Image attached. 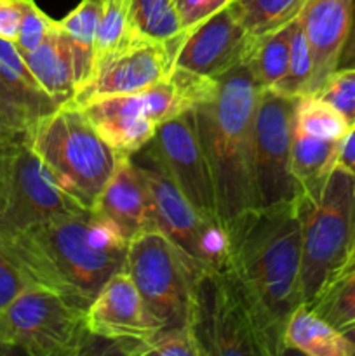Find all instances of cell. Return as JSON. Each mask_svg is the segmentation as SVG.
<instances>
[{
    "instance_id": "6da1fadb",
    "label": "cell",
    "mask_w": 355,
    "mask_h": 356,
    "mask_svg": "<svg viewBox=\"0 0 355 356\" xmlns=\"http://www.w3.org/2000/svg\"><path fill=\"white\" fill-rule=\"evenodd\" d=\"M33 285L87 309L97 292L125 270L129 240L93 209H80L0 238Z\"/></svg>"
},
{
    "instance_id": "7a4b0ae2",
    "label": "cell",
    "mask_w": 355,
    "mask_h": 356,
    "mask_svg": "<svg viewBox=\"0 0 355 356\" xmlns=\"http://www.w3.org/2000/svg\"><path fill=\"white\" fill-rule=\"evenodd\" d=\"M298 200L247 212L228 233V264L253 298L278 343L303 305L301 218Z\"/></svg>"
},
{
    "instance_id": "3957f363",
    "label": "cell",
    "mask_w": 355,
    "mask_h": 356,
    "mask_svg": "<svg viewBox=\"0 0 355 356\" xmlns=\"http://www.w3.org/2000/svg\"><path fill=\"white\" fill-rule=\"evenodd\" d=\"M260 87L244 63L218 79L216 94L191 110L226 235L260 209L253 163V124Z\"/></svg>"
},
{
    "instance_id": "277c9868",
    "label": "cell",
    "mask_w": 355,
    "mask_h": 356,
    "mask_svg": "<svg viewBox=\"0 0 355 356\" xmlns=\"http://www.w3.org/2000/svg\"><path fill=\"white\" fill-rule=\"evenodd\" d=\"M188 329L200 356L285 353L228 261L194 280Z\"/></svg>"
},
{
    "instance_id": "5b68a950",
    "label": "cell",
    "mask_w": 355,
    "mask_h": 356,
    "mask_svg": "<svg viewBox=\"0 0 355 356\" xmlns=\"http://www.w3.org/2000/svg\"><path fill=\"white\" fill-rule=\"evenodd\" d=\"M26 141L56 183L84 209L94 207L120 159L75 99L38 118Z\"/></svg>"
},
{
    "instance_id": "8992f818",
    "label": "cell",
    "mask_w": 355,
    "mask_h": 356,
    "mask_svg": "<svg viewBox=\"0 0 355 356\" xmlns=\"http://www.w3.org/2000/svg\"><path fill=\"white\" fill-rule=\"evenodd\" d=\"M355 257V176L336 165L322 195L303 207L301 294L310 305Z\"/></svg>"
},
{
    "instance_id": "52a82bcc",
    "label": "cell",
    "mask_w": 355,
    "mask_h": 356,
    "mask_svg": "<svg viewBox=\"0 0 355 356\" xmlns=\"http://www.w3.org/2000/svg\"><path fill=\"white\" fill-rule=\"evenodd\" d=\"M87 309L40 285H30L0 309V348L31 356L90 353L94 339Z\"/></svg>"
},
{
    "instance_id": "ba28073f",
    "label": "cell",
    "mask_w": 355,
    "mask_h": 356,
    "mask_svg": "<svg viewBox=\"0 0 355 356\" xmlns=\"http://www.w3.org/2000/svg\"><path fill=\"white\" fill-rule=\"evenodd\" d=\"M148 183L155 207L157 229L171 240L195 278L228 261V235L219 225L202 218L169 176L152 141L132 155Z\"/></svg>"
},
{
    "instance_id": "9c48e42d",
    "label": "cell",
    "mask_w": 355,
    "mask_h": 356,
    "mask_svg": "<svg viewBox=\"0 0 355 356\" xmlns=\"http://www.w3.org/2000/svg\"><path fill=\"white\" fill-rule=\"evenodd\" d=\"M125 271L162 329L188 327L195 277L160 229H145L129 240Z\"/></svg>"
},
{
    "instance_id": "30bf717a",
    "label": "cell",
    "mask_w": 355,
    "mask_h": 356,
    "mask_svg": "<svg viewBox=\"0 0 355 356\" xmlns=\"http://www.w3.org/2000/svg\"><path fill=\"white\" fill-rule=\"evenodd\" d=\"M298 96L260 89L253 124V163L260 209L298 200L291 169L292 115Z\"/></svg>"
},
{
    "instance_id": "8fae6325",
    "label": "cell",
    "mask_w": 355,
    "mask_h": 356,
    "mask_svg": "<svg viewBox=\"0 0 355 356\" xmlns=\"http://www.w3.org/2000/svg\"><path fill=\"white\" fill-rule=\"evenodd\" d=\"M84 209L51 176L26 138L14 149L6 202L0 209V238H10L56 216Z\"/></svg>"
},
{
    "instance_id": "7c38bea8",
    "label": "cell",
    "mask_w": 355,
    "mask_h": 356,
    "mask_svg": "<svg viewBox=\"0 0 355 356\" xmlns=\"http://www.w3.org/2000/svg\"><path fill=\"white\" fill-rule=\"evenodd\" d=\"M152 145L164 169L195 211L207 221L221 226L211 170L198 141L191 111L160 124Z\"/></svg>"
},
{
    "instance_id": "4fadbf2b",
    "label": "cell",
    "mask_w": 355,
    "mask_h": 356,
    "mask_svg": "<svg viewBox=\"0 0 355 356\" xmlns=\"http://www.w3.org/2000/svg\"><path fill=\"white\" fill-rule=\"evenodd\" d=\"M173 66L174 52L166 44L146 40L132 31L131 40L94 72L75 101L141 92L164 79Z\"/></svg>"
},
{
    "instance_id": "5bb4252c",
    "label": "cell",
    "mask_w": 355,
    "mask_h": 356,
    "mask_svg": "<svg viewBox=\"0 0 355 356\" xmlns=\"http://www.w3.org/2000/svg\"><path fill=\"white\" fill-rule=\"evenodd\" d=\"M249 42L251 35L228 3L187 31L174 56V66L219 79L244 63Z\"/></svg>"
},
{
    "instance_id": "9a60e30c",
    "label": "cell",
    "mask_w": 355,
    "mask_h": 356,
    "mask_svg": "<svg viewBox=\"0 0 355 356\" xmlns=\"http://www.w3.org/2000/svg\"><path fill=\"white\" fill-rule=\"evenodd\" d=\"M86 320L93 336L110 343L146 341L162 330L125 270L115 273L101 287L87 308Z\"/></svg>"
},
{
    "instance_id": "2e32d148",
    "label": "cell",
    "mask_w": 355,
    "mask_h": 356,
    "mask_svg": "<svg viewBox=\"0 0 355 356\" xmlns=\"http://www.w3.org/2000/svg\"><path fill=\"white\" fill-rule=\"evenodd\" d=\"M93 211L108 219L127 240L145 229H157L152 193L132 156L118 159Z\"/></svg>"
},
{
    "instance_id": "e0dca14e",
    "label": "cell",
    "mask_w": 355,
    "mask_h": 356,
    "mask_svg": "<svg viewBox=\"0 0 355 356\" xmlns=\"http://www.w3.org/2000/svg\"><path fill=\"white\" fill-rule=\"evenodd\" d=\"M355 0H306L299 13L310 51L312 80L308 94H317L326 80L338 70L341 51L352 24Z\"/></svg>"
},
{
    "instance_id": "ac0fdd59",
    "label": "cell",
    "mask_w": 355,
    "mask_h": 356,
    "mask_svg": "<svg viewBox=\"0 0 355 356\" xmlns=\"http://www.w3.org/2000/svg\"><path fill=\"white\" fill-rule=\"evenodd\" d=\"M80 106L118 156L136 155L157 132V125L146 113L141 92L96 97L84 101Z\"/></svg>"
},
{
    "instance_id": "d6986e66",
    "label": "cell",
    "mask_w": 355,
    "mask_h": 356,
    "mask_svg": "<svg viewBox=\"0 0 355 356\" xmlns=\"http://www.w3.org/2000/svg\"><path fill=\"white\" fill-rule=\"evenodd\" d=\"M28 68L37 79L38 86L56 101L63 104L77 96L73 58L66 35L59 21H54L51 31L37 49L23 54Z\"/></svg>"
},
{
    "instance_id": "ffe728a7",
    "label": "cell",
    "mask_w": 355,
    "mask_h": 356,
    "mask_svg": "<svg viewBox=\"0 0 355 356\" xmlns=\"http://www.w3.org/2000/svg\"><path fill=\"white\" fill-rule=\"evenodd\" d=\"M341 141H327L292 127L291 169L299 200L312 205L322 195L327 177L338 163Z\"/></svg>"
},
{
    "instance_id": "44dd1931",
    "label": "cell",
    "mask_w": 355,
    "mask_h": 356,
    "mask_svg": "<svg viewBox=\"0 0 355 356\" xmlns=\"http://www.w3.org/2000/svg\"><path fill=\"white\" fill-rule=\"evenodd\" d=\"M284 344L285 351L294 350L310 356H355L347 336L305 305L292 312L285 325Z\"/></svg>"
},
{
    "instance_id": "7402d4cb",
    "label": "cell",
    "mask_w": 355,
    "mask_h": 356,
    "mask_svg": "<svg viewBox=\"0 0 355 356\" xmlns=\"http://www.w3.org/2000/svg\"><path fill=\"white\" fill-rule=\"evenodd\" d=\"M101 10L103 0H82L68 16L59 21L72 49L77 92L89 82L94 73V52Z\"/></svg>"
},
{
    "instance_id": "603a6c76",
    "label": "cell",
    "mask_w": 355,
    "mask_h": 356,
    "mask_svg": "<svg viewBox=\"0 0 355 356\" xmlns=\"http://www.w3.org/2000/svg\"><path fill=\"white\" fill-rule=\"evenodd\" d=\"M131 30L146 40L166 44L174 56L187 35L174 0H131Z\"/></svg>"
},
{
    "instance_id": "cb8c5ba5",
    "label": "cell",
    "mask_w": 355,
    "mask_h": 356,
    "mask_svg": "<svg viewBox=\"0 0 355 356\" xmlns=\"http://www.w3.org/2000/svg\"><path fill=\"white\" fill-rule=\"evenodd\" d=\"M244 65L260 89H274L289 68V24L263 37H251Z\"/></svg>"
},
{
    "instance_id": "d4e9b609",
    "label": "cell",
    "mask_w": 355,
    "mask_h": 356,
    "mask_svg": "<svg viewBox=\"0 0 355 356\" xmlns=\"http://www.w3.org/2000/svg\"><path fill=\"white\" fill-rule=\"evenodd\" d=\"M308 306L338 330L355 325V257L341 268Z\"/></svg>"
},
{
    "instance_id": "484cf974",
    "label": "cell",
    "mask_w": 355,
    "mask_h": 356,
    "mask_svg": "<svg viewBox=\"0 0 355 356\" xmlns=\"http://www.w3.org/2000/svg\"><path fill=\"white\" fill-rule=\"evenodd\" d=\"M0 72L3 73L10 87L19 94L21 99L28 104V108H30L37 120L59 106V103H56L38 86L37 79L30 72L23 54L17 51L14 42L3 40L2 37H0Z\"/></svg>"
},
{
    "instance_id": "4316f807",
    "label": "cell",
    "mask_w": 355,
    "mask_h": 356,
    "mask_svg": "<svg viewBox=\"0 0 355 356\" xmlns=\"http://www.w3.org/2000/svg\"><path fill=\"white\" fill-rule=\"evenodd\" d=\"M306 0H233L230 6L251 37H263L291 23Z\"/></svg>"
},
{
    "instance_id": "83f0119b",
    "label": "cell",
    "mask_w": 355,
    "mask_h": 356,
    "mask_svg": "<svg viewBox=\"0 0 355 356\" xmlns=\"http://www.w3.org/2000/svg\"><path fill=\"white\" fill-rule=\"evenodd\" d=\"M292 127L327 141H343L352 129L340 111L315 94L298 96L292 115Z\"/></svg>"
},
{
    "instance_id": "f1b7e54d",
    "label": "cell",
    "mask_w": 355,
    "mask_h": 356,
    "mask_svg": "<svg viewBox=\"0 0 355 356\" xmlns=\"http://www.w3.org/2000/svg\"><path fill=\"white\" fill-rule=\"evenodd\" d=\"M131 37V0H103L94 52V72L111 54L124 47Z\"/></svg>"
},
{
    "instance_id": "f546056e",
    "label": "cell",
    "mask_w": 355,
    "mask_h": 356,
    "mask_svg": "<svg viewBox=\"0 0 355 356\" xmlns=\"http://www.w3.org/2000/svg\"><path fill=\"white\" fill-rule=\"evenodd\" d=\"M312 51L308 38L303 28L299 14L289 23V68L284 79L274 87L275 90L289 94V96H303L308 94L310 80H312Z\"/></svg>"
},
{
    "instance_id": "4dcf8cb0",
    "label": "cell",
    "mask_w": 355,
    "mask_h": 356,
    "mask_svg": "<svg viewBox=\"0 0 355 356\" xmlns=\"http://www.w3.org/2000/svg\"><path fill=\"white\" fill-rule=\"evenodd\" d=\"M37 122L35 115L10 87L3 73L0 72V136L6 138H24L31 125Z\"/></svg>"
},
{
    "instance_id": "1f68e13d",
    "label": "cell",
    "mask_w": 355,
    "mask_h": 356,
    "mask_svg": "<svg viewBox=\"0 0 355 356\" xmlns=\"http://www.w3.org/2000/svg\"><path fill=\"white\" fill-rule=\"evenodd\" d=\"M315 96L329 103L350 127H355V68L336 70Z\"/></svg>"
},
{
    "instance_id": "d6a6232c",
    "label": "cell",
    "mask_w": 355,
    "mask_h": 356,
    "mask_svg": "<svg viewBox=\"0 0 355 356\" xmlns=\"http://www.w3.org/2000/svg\"><path fill=\"white\" fill-rule=\"evenodd\" d=\"M52 24H54V19H51L47 14L42 13L37 7V3L33 0H30L26 6V10H24L23 19H21L17 38L14 42L17 51L21 54H24V52H30L33 49H37L44 42V38L47 37Z\"/></svg>"
},
{
    "instance_id": "836d02e7",
    "label": "cell",
    "mask_w": 355,
    "mask_h": 356,
    "mask_svg": "<svg viewBox=\"0 0 355 356\" xmlns=\"http://www.w3.org/2000/svg\"><path fill=\"white\" fill-rule=\"evenodd\" d=\"M30 285L33 284L0 245V309L6 308L16 296H19Z\"/></svg>"
},
{
    "instance_id": "e575fe53",
    "label": "cell",
    "mask_w": 355,
    "mask_h": 356,
    "mask_svg": "<svg viewBox=\"0 0 355 356\" xmlns=\"http://www.w3.org/2000/svg\"><path fill=\"white\" fill-rule=\"evenodd\" d=\"M174 3H176L181 28L184 31L191 30L198 23L212 16L216 10L228 6L226 0H174Z\"/></svg>"
},
{
    "instance_id": "d590c367",
    "label": "cell",
    "mask_w": 355,
    "mask_h": 356,
    "mask_svg": "<svg viewBox=\"0 0 355 356\" xmlns=\"http://www.w3.org/2000/svg\"><path fill=\"white\" fill-rule=\"evenodd\" d=\"M30 0H0V37L16 42L21 19Z\"/></svg>"
},
{
    "instance_id": "8d00e7d4",
    "label": "cell",
    "mask_w": 355,
    "mask_h": 356,
    "mask_svg": "<svg viewBox=\"0 0 355 356\" xmlns=\"http://www.w3.org/2000/svg\"><path fill=\"white\" fill-rule=\"evenodd\" d=\"M26 138V136H24ZM23 138H6L0 136V209H2L3 202H6L7 184H9V174H10V162H13L14 149L16 145Z\"/></svg>"
},
{
    "instance_id": "74e56055",
    "label": "cell",
    "mask_w": 355,
    "mask_h": 356,
    "mask_svg": "<svg viewBox=\"0 0 355 356\" xmlns=\"http://www.w3.org/2000/svg\"><path fill=\"white\" fill-rule=\"evenodd\" d=\"M336 165H341L355 176V127H352L341 141Z\"/></svg>"
},
{
    "instance_id": "f35d334b",
    "label": "cell",
    "mask_w": 355,
    "mask_h": 356,
    "mask_svg": "<svg viewBox=\"0 0 355 356\" xmlns=\"http://www.w3.org/2000/svg\"><path fill=\"white\" fill-rule=\"evenodd\" d=\"M340 68H355V2H354V13H352V24L350 31H348L347 42L341 51L340 63H338V70Z\"/></svg>"
},
{
    "instance_id": "ab89813d",
    "label": "cell",
    "mask_w": 355,
    "mask_h": 356,
    "mask_svg": "<svg viewBox=\"0 0 355 356\" xmlns=\"http://www.w3.org/2000/svg\"><path fill=\"white\" fill-rule=\"evenodd\" d=\"M343 334H345V336H347V339L350 341L352 346H354V350H355V325L348 327L347 330H343Z\"/></svg>"
},
{
    "instance_id": "60d3db41",
    "label": "cell",
    "mask_w": 355,
    "mask_h": 356,
    "mask_svg": "<svg viewBox=\"0 0 355 356\" xmlns=\"http://www.w3.org/2000/svg\"><path fill=\"white\" fill-rule=\"evenodd\" d=\"M233 2V0H226V3H232Z\"/></svg>"
}]
</instances>
